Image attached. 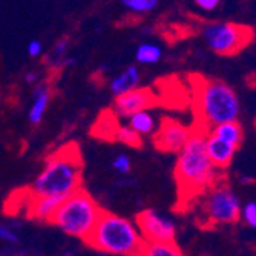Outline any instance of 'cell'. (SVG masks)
<instances>
[{"label": "cell", "mask_w": 256, "mask_h": 256, "mask_svg": "<svg viewBox=\"0 0 256 256\" xmlns=\"http://www.w3.org/2000/svg\"><path fill=\"white\" fill-rule=\"evenodd\" d=\"M112 168L117 170L120 175H128L130 172V168H132V162H130V158L126 155V154H120L118 156L114 158V162H112Z\"/></svg>", "instance_id": "cell-22"}, {"label": "cell", "mask_w": 256, "mask_h": 256, "mask_svg": "<svg viewBox=\"0 0 256 256\" xmlns=\"http://www.w3.org/2000/svg\"><path fill=\"white\" fill-rule=\"evenodd\" d=\"M43 54V44L38 40H32L28 44V56L32 58H37Z\"/></svg>", "instance_id": "cell-26"}, {"label": "cell", "mask_w": 256, "mask_h": 256, "mask_svg": "<svg viewBox=\"0 0 256 256\" xmlns=\"http://www.w3.org/2000/svg\"><path fill=\"white\" fill-rule=\"evenodd\" d=\"M83 162L77 146L69 144L52 154L30 188L31 196L63 201L82 189Z\"/></svg>", "instance_id": "cell-2"}, {"label": "cell", "mask_w": 256, "mask_h": 256, "mask_svg": "<svg viewBox=\"0 0 256 256\" xmlns=\"http://www.w3.org/2000/svg\"><path fill=\"white\" fill-rule=\"evenodd\" d=\"M138 84H140L138 68L136 66H129L128 69H124L122 74H118L110 82V92L115 97H118L122 94H126V92H129V90L136 89Z\"/></svg>", "instance_id": "cell-14"}, {"label": "cell", "mask_w": 256, "mask_h": 256, "mask_svg": "<svg viewBox=\"0 0 256 256\" xmlns=\"http://www.w3.org/2000/svg\"><path fill=\"white\" fill-rule=\"evenodd\" d=\"M84 242L104 254L123 256L140 253L146 241L136 222L120 215L103 212Z\"/></svg>", "instance_id": "cell-3"}, {"label": "cell", "mask_w": 256, "mask_h": 256, "mask_svg": "<svg viewBox=\"0 0 256 256\" xmlns=\"http://www.w3.org/2000/svg\"><path fill=\"white\" fill-rule=\"evenodd\" d=\"M51 102V89L46 83L37 84L36 90H34V96H32V103L30 108V114H28V118L32 124H40L46 109L50 106Z\"/></svg>", "instance_id": "cell-13"}, {"label": "cell", "mask_w": 256, "mask_h": 256, "mask_svg": "<svg viewBox=\"0 0 256 256\" xmlns=\"http://www.w3.org/2000/svg\"><path fill=\"white\" fill-rule=\"evenodd\" d=\"M103 212L98 202L80 189L58 204L50 222L64 235L86 241Z\"/></svg>", "instance_id": "cell-4"}, {"label": "cell", "mask_w": 256, "mask_h": 256, "mask_svg": "<svg viewBox=\"0 0 256 256\" xmlns=\"http://www.w3.org/2000/svg\"><path fill=\"white\" fill-rule=\"evenodd\" d=\"M162 57V50L161 46L155 43H143L142 46H138L135 58L138 63L142 64H155L161 60Z\"/></svg>", "instance_id": "cell-18"}, {"label": "cell", "mask_w": 256, "mask_h": 256, "mask_svg": "<svg viewBox=\"0 0 256 256\" xmlns=\"http://www.w3.org/2000/svg\"><path fill=\"white\" fill-rule=\"evenodd\" d=\"M142 138L143 136H140L129 124L128 126H118L114 134V140H117V142H120L126 146H132V148H138L140 144H142Z\"/></svg>", "instance_id": "cell-20"}, {"label": "cell", "mask_w": 256, "mask_h": 256, "mask_svg": "<svg viewBox=\"0 0 256 256\" xmlns=\"http://www.w3.org/2000/svg\"><path fill=\"white\" fill-rule=\"evenodd\" d=\"M195 4L202 11H214L220 6L221 0H195Z\"/></svg>", "instance_id": "cell-25"}, {"label": "cell", "mask_w": 256, "mask_h": 256, "mask_svg": "<svg viewBox=\"0 0 256 256\" xmlns=\"http://www.w3.org/2000/svg\"><path fill=\"white\" fill-rule=\"evenodd\" d=\"M236 149L238 148H235L234 144H230L224 142V140L218 138L216 135L207 132V154L216 169L220 170L227 169L232 164V161H234Z\"/></svg>", "instance_id": "cell-11"}, {"label": "cell", "mask_w": 256, "mask_h": 256, "mask_svg": "<svg viewBox=\"0 0 256 256\" xmlns=\"http://www.w3.org/2000/svg\"><path fill=\"white\" fill-rule=\"evenodd\" d=\"M123 256H142L140 253H135V254H123Z\"/></svg>", "instance_id": "cell-28"}, {"label": "cell", "mask_w": 256, "mask_h": 256, "mask_svg": "<svg viewBox=\"0 0 256 256\" xmlns=\"http://www.w3.org/2000/svg\"><path fill=\"white\" fill-rule=\"evenodd\" d=\"M175 178L181 200H192L220 182V169L207 154V132L192 130L188 143L178 152Z\"/></svg>", "instance_id": "cell-1"}, {"label": "cell", "mask_w": 256, "mask_h": 256, "mask_svg": "<svg viewBox=\"0 0 256 256\" xmlns=\"http://www.w3.org/2000/svg\"><path fill=\"white\" fill-rule=\"evenodd\" d=\"M241 202L236 194L224 184H215L202 194L201 214L208 224L230 226L241 218Z\"/></svg>", "instance_id": "cell-7"}, {"label": "cell", "mask_w": 256, "mask_h": 256, "mask_svg": "<svg viewBox=\"0 0 256 256\" xmlns=\"http://www.w3.org/2000/svg\"><path fill=\"white\" fill-rule=\"evenodd\" d=\"M254 129H256V120H254Z\"/></svg>", "instance_id": "cell-29"}, {"label": "cell", "mask_w": 256, "mask_h": 256, "mask_svg": "<svg viewBox=\"0 0 256 256\" xmlns=\"http://www.w3.org/2000/svg\"><path fill=\"white\" fill-rule=\"evenodd\" d=\"M241 216L252 228H256V202L246 204L241 210Z\"/></svg>", "instance_id": "cell-23"}, {"label": "cell", "mask_w": 256, "mask_h": 256, "mask_svg": "<svg viewBox=\"0 0 256 256\" xmlns=\"http://www.w3.org/2000/svg\"><path fill=\"white\" fill-rule=\"evenodd\" d=\"M206 44L218 56H235L253 40V30L228 22L207 23L202 28Z\"/></svg>", "instance_id": "cell-6"}, {"label": "cell", "mask_w": 256, "mask_h": 256, "mask_svg": "<svg viewBox=\"0 0 256 256\" xmlns=\"http://www.w3.org/2000/svg\"><path fill=\"white\" fill-rule=\"evenodd\" d=\"M154 135V143L158 150L166 154H178L188 143L189 136L192 135V129L175 118H164Z\"/></svg>", "instance_id": "cell-9"}, {"label": "cell", "mask_w": 256, "mask_h": 256, "mask_svg": "<svg viewBox=\"0 0 256 256\" xmlns=\"http://www.w3.org/2000/svg\"><path fill=\"white\" fill-rule=\"evenodd\" d=\"M0 241L8 242V244H17L18 236L12 228H10L6 226H0Z\"/></svg>", "instance_id": "cell-24"}, {"label": "cell", "mask_w": 256, "mask_h": 256, "mask_svg": "<svg viewBox=\"0 0 256 256\" xmlns=\"http://www.w3.org/2000/svg\"><path fill=\"white\" fill-rule=\"evenodd\" d=\"M68 48H69V42L68 40H60L52 50V54L51 57H48L50 63L54 66V68H63L66 64H72L76 60L74 58H68L66 54H68Z\"/></svg>", "instance_id": "cell-19"}, {"label": "cell", "mask_w": 256, "mask_h": 256, "mask_svg": "<svg viewBox=\"0 0 256 256\" xmlns=\"http://www.w3.org/2000/svg\"><path fill=\"white\" fill-rule=\"evenodd\" d=\"M60 202L62 201L57 198H43V196H31L30 195V198H28L30 216L37 221L50 222Z\"/></svg>", "instance_id": "cell-12"}, {"label": "cell", "mask_w": 256, "mask_h": 256, "mask_svg": "<svg viewBox=\"0 0 256 256\" xmlns=\"http://www.w3.org/2000/svg\"><path fill=\"white\" fill-rule=\"evenodd\" d=\"M155 103H156V98L152 94L150 89L136 88L134 90L126 92V94L115 97L114 114L117 115V117L129 118L130 115H134L140 110H146V109L152 108Z\"/></svg>", "instance_id": "cell-10"}, {"label": "cell", "mask_w": 256, "mask_h": 256, "mask_svg": "<svg viewBox=\"0 0 256 256\" xmlns=\"http://www.w3.org/2000/svg\"><path fill=\"white\" fill-rule=\"evenodd\" d=\"M129 120V126L140 135V136H148V135H152L155 134V130L158 129V124H156V120L154 115L149 112V109L146 110H140L128 118Z\"/></svg>", "instance_id": "cell-15"}, {"label": "cell", "mask_w": 256, "mask_h": 256, "mask_svg": "<svg viewBox=\"0 0 256 256\" xmlns=\"http://www.w3.org/2000/svg\"><path fill=\"white\" fill-rule=\"evenodd\" d=\"M136 226L146 242H174L176 236V224L172 218L158 210L149 208L136 216Z\"/></svg>", "instance_id": "cell-8"}, {"label": "cell", "mask_w": 256, "mask_h": 256, "mask_svg": "<svg viewBox=\"0 0 256 256\" xmlns=\"http://www.w3.org/2000/svg\"><path fill=\"white\" fill-rule=\"evenodd\" d=\"M210 134L216 135L218 138L224 140V142H227L230 144H234L235 148H240L244 140V130L238 122H227V123L218 124V126L212 128Z\"/></svg>", "instance_id": "cell-16"}, {"label": "cell", "mask_w": 256, "mask_h": 256, "mask_svg": "<svg viewBox=\"0 0 256 256\" xmlns=\"http://www.w3.org/2000/svg\"><path fill=\"white\" fill-rule=\"evenodd\" d=\"M37 82H38V77H37V74H34V72H30V74L26 76V83H28V84H37Z\"/></svg>", "instance_id": "cell-27"}, {"label": "cell", "mask_w": 256, "mask_h": 256, "mask_svg": "<svg viewBox=\"0 0 256 256\" xmlns=\"http://www.w3.org/2000/svg\"><path fill=\"white\" fill-rule=\"evenodd\" d=\"M142 256H184L175 242H144Z\"/></svg>", "instance_id": "cell-17"}, {"label": "cell", "mask_w": 256, "mask_h": 256, "mask_svg": "<svg viewBox=\"0 0 256 256\" xmlns=\"http://www.w3.org/2000/svg\"><path fill=\"white\" fill-rule=\"evenodd\" d=\"M158 2L160 0H122L123 6L135 14H144L154 11Z\"/></svg>", "instance_id": "cell-21"}, {"label": "cell", "mask_w": 256, "mask_h": 256, "mask_svg": "<svg viewBox=\"0 0 256 256\" xmlns=\"http://www.w3.org/2000/svg\"><path fill=\"white\" fill-rule=\"evenodd\" d=\"M196 109L206 128L238 122L241 103L235 89L220 80H206L196 89Z\"/></svg>", "instance_id": "cell-5"}]
</instances>
